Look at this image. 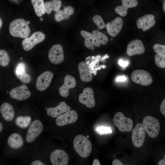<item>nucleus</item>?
<instances>
[{
  "label": "nucleus",
  "mask_w": 165,
  "mask_h": 165,
  "mask_svg": "<svg viewBox=\"0 0 165 165\" xmlns=\"http://www.w3.org/2000/svg\"><path fill=\"white\" fill-rule=\"evenodd\" d=\"M73 145L75 152L83 158L88 157L92 150L91 142L86 137L81 134L78 135L75 137Z\"/></svg>",
  "instance_id": "f257e3e1"
},
{
  "label": "nucleus",
  "mask_w": 165,
  "mask_h": 165,
  "mask_svg": "<svg viewBox=\"0 0 165 165\" xmlns=\"http://www.w3.org/2000/svg\"><path fill=\"white\" fill-rule=\"evenodd\" d=\"M9 32L13 36L26 38L30 32V29L27 22L24 19L19 18L13 20L9 27Z\"/></svg>",
  "instance_id": "f03ea898"
},
{
  "label": "nucleus",
  "mask_w": 165,
  "mask_h": 165,
  "mask_svg": "<svg viewBox=\"0 0 165 165\" xmlns=\"http://www.w3.org/2000/svg\"><path fill=\"white\" fill-rule=\"evenodd\" d=\"M142 125L145 131L152 138H156L159 134L160 124L156 118L150 116L144 117L142 121Z\"/></svg>",
  "instance_id": "7ed1b4c3"
},
{
  "label": "nucleus",
  "mask_w": 165,
  "mask_h": 165,
  "mask_svg": "<svg viewBox=\"0 0 165 165\" xmlns=\"http://www.w3.org/2000/svg\"><path fill=\"white\" fill-rule=\"evenodd\" d=\"M113 122L115 125L121 132H130L133 126L132 120L125 117L120 112H116L113 118Z\"/></svg>",
  "instance_id": "20e7f679"
},
{
  "label": "nucleus",
  "mask_w": 165,
  "mask_h": 165,
  "mask_svg": "<svg viewBox=\"0 0 165 165\" xmlns=\"http://www.w3.org/2000/svg\"><path fill=\"white\" fill-rule=\"evenodd\" d=\"M132 80L134 82L144 86H148L152 84L153 80L150 74L146 71L136 70L131 74Z\"/></svg>",
  "instance_id": "39448f33"
},
{
  "label": "nucleus",
  "mask_w": 165,
  "mask_h": 165,
  "mask_svg": "<svg viewBox=\"0 0 165 165\" xmlns=\"http://www.w3.org/2000/svg\"><path fill=\"white\" fill-rule=\"evenodd\" d=\"M45 38V34L42 32L38 31L34 32L30 37L25 38L22 42L23 49L29 51L36 44L42 42Z\"/></svg>",
  "instance_id": "423d86ee"
},
{
  "label": "nucleus",
  "mask_w": 165,
  "mask_h": 165,
  "mask_svg": "<svg viewBox=\"0 0 165 165\" xmlns=\"http://www.w3.org/2000/svg\"><path fill=\"white\" fill-rule=\"evenodd\" d=\"M43 126L41 121L38 119L34 120L31 124L26 136L27 143L32 142L41 133Z\"/></svg>",
  "instance_id": "0eeeda50"
},
{
  "label": "nucleus",
  "mask_w": 165,
  "mask_h": 165,
  "mask_svg": "<svg viewBox=\"0 0 165 165\" xmlns=\"http://www.w3.org/2000/svg\"><path fill=\"white\" fill-rule=\"evenodd\" d=\"M48 57L49 61L53 64H58L62 62L64 55L62 46L59 44L53 46L49 51Z\"/></svg>",
  "instance_id": "6e6552de"
},
{
  "label": "nucleus",
  "mask_w": 165,
  "mask_h": 165,
  "mask_svg": "<svg viewBox=\"0 0 165 165\" xmlns=\"http://www.w3.org/2000/svg\"><path fill=\"white\" fill-rule=\"evenodd\" d=\"M145 137V131L142 124L138 123L132 132L131 139L134 146L137 148L141 147L144 144Z\"/></svg>",
  "instance_id": "1a4fd4ad"
},
{
  "label": "nucleus",
  "mask_w": 165,
  "mask_h": 165,
  "mask_svg": "<svg viewBox=\"0 0 165 165\" xmlns=\"http://www.w3.org/2000/svg\"><path fill=\"white\" fill-rule=\"evenodd\" d=\"M78 100L80 103L87 108H93L95 106V102L93 90L90 87L85 88L82 93L79 95Z\"/></svg>",
  "instance_id": "9d476101"
},
{
  "label": "nucleus",
  "mask_w": 165,
  "mask_h": 165,
  "mask_svg": "<svg viewBox=\"0 0 165 165\" xmlns=\"http://www.w3.org/2000/svg\"><path fill=\"white\" fill-rule=\"evenodd\" d=\"M53 77V73L49 71H45L41 74L36 80L37 89L40 91H43L46 89L50 86Z\"/></svg>",
  "instance_id": "9b49d317"
},
{
  "label": "nucleus",
  "mask_w": 165,
  "mask_h": 165,
  "mask_svg": "<svg viewBox=\"0 0 165 165\" xmlns=\"http://www.w3.org/2000/svg\"><path fill=\"white\" fill-rule=\"evenodd\" d=\"M50 159L53 165H67L69 161V157L67 153L60 149L53 151L50 154Z\"/></svg>",
  "instance_id": "f8f14e48"
},
{
  "label": "nucleus",
  "mask_w": 165,
  "mask_h": 165,
  "mask_svg": "<svg viewBox=\"0 0 165 165\" xmlns=\"http://www.w3.org/2000/svg\"><path fill=\"white\" fill-rule=\"evenodd\" d=\"M9 94L12 98L21 101L28 98L31 94L26 86L22 85L11 90Z\"/></svg>",
  "instance_id": "ddd939ff"
},
{
  "label": "nucleus",
  "mask_w": 165,
  "mask_h": 165,
  "mask_svg": "<svg viewBox=\"0 0 165 165\" xmlns=\"http://www.w3.org/2000/svg\"><path fill=\"white\" fill-rule=\"evenodd\" d=\"M78 119L76 112L73 110H70L57 117L55 123L58 126H63L75 122Z\"/></svg>",
  "instance_id": "4468645a"
},
{
  "label": "nucleus",
  "mask_w": 165,
  "mask_h": 165,
  "mask_svg": "<svg viewBox=\"0 0 165 165\" xmlns=\"http://www.w3.org/2000/svg\"><path fill=\"white\" fill-rule=\"evenodd\" d=\"M145 49L142 42L137 39L130 41L127 44V53L130 57L143 53Z\"/></svg>",
  "instance_id": "2eb2a0df"
},
{
  "label": "nucleus",
  "mask_w": 165,
  "mask_h": 165,
  "mask_svg": "<svg viewBox=\"0 0 165 165\" xmlns=\"http://www.w3.org/2000/svg\"><path fill=\"white\" fill-rule=\"evenodd\" d=\"M156 20L154 16L152 14H147L139 18L137 20L136 24L139 29H141L145 32L154 26Z\"/></svg>",
  "instance_id": "dca6fc26"
},
{
  "label": "nucleus",
  "mask_w": 165,
  "mask_h": 165,
  "mask_svg": "<svg viewBox=\"0 0 165 165\" xmlns=\"http://www.w3.org/2000/svg\"><path fill=\"white\" fill-rule=\"evenodd\" d=\"M123 23V19L120 17L107 23L105 27L108 34L112 37L116 36L121 31Z\"/></svg>",
  "instance_id": "f3484780"
},
{
  "label": "nucleus",
  "mask_w": 165,
  "mask_h": 165,
  "mask_svg": "<svg viewBox=\"0 0 165 165\" xmlns=\"http://www.w3.org/2000/svg\"><path fill=\"white\" fill-rule=\"evenodd\" d=\"M76 85V81L74 77L71 75H67L64 78L63 84L59 88V93L61 96L67 97L69 94V90L75 88Z\"/></svg>",
  "instance_id": "a211bd4d"
},
{
  "label": "nucleus",
  "mask_w": 165,
  "mask_h": 165,
  "mask_svg": "<svg viewBox=\"0 0 165 165\" xmlns=\"http://www.w3.org/2000/svg\"><path fill=\"white\" fill-rule=\"evenodd\" d=\"M70 107L64 101L60 102L58 105L54 107L47 108V115L53 118H57L61 115L70 110Z\"/></svg>",
  "instance_id": "6ab92c4d"
},
{
  "label": "nucleus",
  "mask_w": 165,
  "mask_h": 165,
  "mask_svg": "<svg viewBox=\"0 0 165 165\" xmlns=\"http://www.w3.org/2000/svg\"><path fill=\"white\" fill-rule=\"evenodd\" d=\"M78 68L80 80L83 82L91 81L93 78V73L86 62L81 61L78 65Z\"/></svg>",
  "instance_id": "aec40b11"
},
{
  "label": "nucleus",
  "mask_w": 165,
  "mask_h": 165,
  "mask_svg": "<svg viewBox=\"0 0 165 165\" xmlns=\"http://www.w3.org/2000/svg\"><path fill=\"white\" fill-rule=\"evenodd\" d=\"M80 34L84 38L85 46L88 49L94 50V46L96 47L100 46L101 44L92 33L82 30L80 32Z\"/></svg>",
  "instance_id": "412c9836"
},
{
  "label": "nucleus",
  "mask_w": 165,
  "mask_h": 165,
  "mask_svg": "<svg viewBox=\"0 0 165 165\" xmlns=\"http://www.w3.org/2000/svg\"><path fill=\"white\" fill-rule=\"evenodd\" d=\"M26 65L23 62L19 63L15 69V74L16 77L22 82L27 84L31 81V76L26 72Z\"/></svg>",
  "instance_id": "4be33fe9"
},
{
  "label": "nucleus",
  "mask_w": 165,
  "mask_h": 165,
  "mask_svg": "<svg viewBox=\"0 0 165 165\" xmlns=\"http://www.w3.org/2000/svg\"><path fill=\"white\" fill-rule=\"evenodd\" d=\"M121 2L122 5L116 7L115 10L116 13L123 17L127 15L129 8L135 7L138 4L136 0H121Z\"/></svg>",
  "instance_id": "5701e85b"
},
{
  "label": "nucleus",
  "mask_w": 165,
  "mask_h": 165,
  "mask_svg": "<svg viewBox=\"0 0 165 165\" xmlns=\"http://www.w3.org/2000/svg\"><path fill=\"white\" fill-rule=\"evenodd\" d=\"M0 111L2 116L5 120L10 122L13 119L14 111L12 105L9 103H3L1 106Z\"/></svg>",
  "instance_id": "b1692460"
},
{
  "label": "nucleus",
  "mask_w": 165,
  "mask_h": 165,
  "mask_svg": "<svg viewBox=\"0 0 165 165\" xmlns=\"http://www.w3.org/2000/svg\"><path fill=\"white\" fill-rule=\"evenodd\" d=\"M7 143L11 148L17 149L20 148L23 145L24 141L22 137L20 134L14 133L9 136Z\"/></svg>",
  "instance_id": "393cba45"
},
{
  "label": "nucleus",
  "mask_w": 165,
  "mask_h": 165,
  "mask_svg": "<svg viewBox=\"0 0 165 165\" xmlns=\"http://www.w3.org/2000/svg\"><path fill=\"white\" fill-rule=\"evenodd\" d=\"M74 12V9L72 6H69L65 7L63 10H59L56 12L54 16L55 20L57 22H60L68 19Z\"/></svg>",
  "instance_id": "a878e982"
},
{
  "label": "nucleus",
  "mask_w": 165,
  "mask_h": 165,
  "mask_svg": "<svg viewBox=\"0 0 165 165\" xmlns=\"http://www.w3.org/2000/svg\"><path fill=\"white\" fill-rule=\"evenodd\" d=\"M98 56L96 57H91L86 58V62L89 65L93 73L95 75L97 74L98 70H100L101 68H105L106 66L105 65H99L100 59Z\"/></svg>",
  "instance_id": "bb28decb"
},
{
  "label": "nucleus",
  "mask_w": 165,
  "mask_h": 165,
  "mask_svg": "<svg viewBox=\"0 0 165 165\" xmlns=\"http://www.w3.org/2000/svg\"><path fill=\"white\" fill-rule=\"evenodd\" d=\"M60 0H52L44 3L46 12L48 14H50L52 11L57 12L59 10L61 5Z\"/></svg>",
  "instance_id": "cd10ccee"
},
{
  "label": "nucleus",
  "mask_w": 165,
  "mask_h": 165,
  "mask_svg": "<svg viewBox=\"0 0 165 165\" xmlns=\"http://www.w3.org/2000/svg\"><path fill=\"white\" fill-rule=\"evenodd\" d=\"M31 1L35 14L38 16L40 17L45 14L46 11L43 0H31Z\"/></svg>",
  "instance_id": "c85d7f7f"
},
{
  "label": "nucleus",
  "mask_w": 165,
  "mask_h": 165,
  "mask_svg": "<svg viewBox=\"0 0 165 165\" xmlns=\"http://www.w3.org/2000/svg\"><path fill=\"white\" fill-rule=\"evenodd\" d=\"M31 120V117L29 116H20L15 119V122L18 127L22 129H25L29 125Z\"/></svg>",
  "instance_id": "c756f323"
},
{
  "label": "nucleus",
  "mask_w": 165,
  "mask_h": 165,
  "mask_svg": "<svg viewBox=\"0 0 165 165\" xmlns=\"http://www.w3.org/2000/svg\"><path fill=\"white\" fill-rule=\"evenodd\" d=\"M92 34L95 37L101 44L105 45L108 41L107 36L98 30H94L92 31Z\"/></svg>",
  "instance_id": "7c9ffc66"
},
{
  "label": "nucleus",
  "mask_w": 165,
  "mask_h": 165,
  "mask_svg": "<svg viewBox=\"0 0 165 165\" xmlns=\"http://www.w3.org/2000/svg\"><path fill=\"white\" fill-rule=\"evenodd\" d=\"M10 58L8 53L5 50H0V65L2 67L7 66L9 63Z\"/></svg>",
  "instance_id": "2f4dec72"
},
{
  "label": "nucleus",
  "mask_w": 165,
  "mask_h": 165,
  "mask_svg": "<svg viewBox=\"0 0 165 165\" xmlns=\"http://www.w3.org/2000/svg\"><path fill=\"white\" fill-rule=\"evenodd\" d=\"M154 60L156 65L160 68H165V55L156 53Z\"/></svg>",
  "instance_id": "473e14b6"
},
{
  "label": "nucleus",
  "mask_w": 165,
  "mask_h": 165,
  "mask_svg": "<svg viewBox=\"0 0 165 165\" xmlns=\"http://www.w3.org/2000/svg\"><path fill=\"white\" fill-rule=\"evenodd\" d=\"M93 20L97 25L98 30H100L104 28L106 25L101 16L99 15H95L93 18Z\"/></svg>",
  "instance_id": "72a5a7b5"
},
{
  "label": "nucleus",
  "mask_w": 165,
  "mask_h": 165,
  "mask_svg": "<svg viewBox=\"0 0 165 165\" xmlns=\"http://www.w3.org/2000/svg\"><path fill=\"white\" fill-rule=\"evenodd\" d=\"M153 49L156 53L165 55V45L155 44L153 46Z\"/></svg>",
  "instance_id": "f704fd0d"
},
{
  "label": "nucleus",
  "mask_w": 165,
  "mask_h": 165,
  "mask_svg": "<svg viewBox=\"0 0 165 165\" xmlns=\"http://www.w3.org/2000/svg\"><path fill=\"white\" fill-rule=\"evenodd\" d=\"M96 131L100 135L111 134L112 130L109 127L101 126L97 127Z\"/></svg>",
  "instance_id": "c9c22d12"
},
{
  "label": "nucleus",
  "mask_w": 165,
  "mask_h": 165,
  "mask_svg": "<svg viewBox=\"0 0 165 165\" xmlns=\"http://www.w3.org/2000/svg\"><path fill=\"white\" fill-rule=\"evenodd\" d=\"M161 113L165 117V98L162 101L160 106Z\"/></svg>",
  "instance_id": "e433bc0d"
},
{
  "label": "nucleus",
  "mask_w": 165,
  "mask_h": 165,
  "mask_svg": "<svg viewBox=\"0 0 165 165\" xmlns=\"http://www.w3.org/2000/svg\"><path fill=\"white\" fill-rule=\"evenodd\" d=\"M45 164L40 160H36L33 161L31 165H45Z\"/></svg>",
  "instance_id": "4c0bfd02"
},
{
  "label": "nucleus",
  "mask_w": 165,
  "mask_h": 165,
  "mask_svg": "<svg viewBox=\"0 0 165 165\" xmlns=\"http://www.w3.org/2000/svg\"><path fill=\"white\" fill-rule=\"evenodd\" d=\"M112 165H124L118 159H115L112 162Z\"/></svg>",
  "instance_id": "58836bf2"
},
{
  "label": "nucleus",
  "mask_w": 165,
  "mask_h": 165,
  "mask_svg": "<svg viewBox=\"0 0 165 165\" xmlns=\"http://www.w3.org/2000/svg\"><path fill=\"white\" fill-rule=\"evenodd\" d=\"M128 62L127 61H124L122 60H119V64L123 67H126L128 65Z\"/></svg>",
  "instance_id": "ea45409f"
},
{
  "label": "nucleus",
  "mask_w": 165,
  "mask_h": 165,
  "mask_svg": "<svg viewBox=\"0 0 165 165\" xmlns=\"http://www.w3.org/2000/svg\"><path fill=\"white\" fill-rule=\"evenodd\" d=\"M126 78L124 76H120L116 78V80L117 81L122 82L125 81Z\"/></svg>",
  "instance_id": "a19ab883"
},
{
  "label": "nucleus",
  "mask_w": 165,
  "mask_h": 165,
  "mask_svg": "<svg viewBox=\"0 0 165 165\" xmlns=\"http://www.w3.org/2000/svg\"><path fill=\"white\" fill-rule=\"evenodd\" d=\"M158 165H165V154L163 157V159L160 160L158 163Z\"/></svg>",
  "instance_id": "79ce46f5"
},
{
  "label": "nucleus",
  "mask_w": 165,
  "mask_h": 165,
  "mask_svg": "<svg viewBox=\"0 0 165 165\" xmlns=\"http://www.w3.org/2000/svg\"><path fill=\"white\" fill-rule=\"evenodd\" d=\"M93 165H100V161L97 159H95L92 162Z\"/></svg>",
  "instance_id": "37998d69"
},
{
  "label": "nucleus",
  "mask_w": 165,
  "mask_h": 165,
  "mask_svg": "<svg viewBox=\"0 0 165 165\" xmlns=\"http://www.w3.org/2000/svg\"><path fill=\"white\" fill-rule=\"evenodd\" d=\"M3 129V126L1 122L0 123V132H1Z\"/></svg>",
  "instance_id": "c03bdc74"
},
{
  "label": "nucleus",
  "mask_w": 165,
  "mask_h": 165,
  "mask_svg": "<svg viewBox=\"0 0 165 165\" xmlns=\"http://www.w3.org/2000/svg\"><path fill=\"white\" fill-rule=\"evenodd\" d=\"M2 20L1 19V18H0V29L1 28L2 26Z\"/></svg>",
  "instance_id": "a18cd8bd"
},
{
  "label": "nucleus",
  "mask_w": 165,
  "mask_h": 165,
  "mask_svg": "<svg viewBox=\"0 0 165 165\" xmlns=\"http://www.w3.org/2000/svg\"><path fill=\"white\" fill-rule=\"evenodd\" d=\"M27 23L28 24H30V22L29 21H27Z\"/></svg>",
  "instance_id": "49530a36"
},
{
  "label": "nucleus",
  "mask_w": 165,
  "mask_h": 165,
  "mask_svg": "<svg viewBox=\"0 0 165 165\" xmlns=\"http://www.w3.org/2000/svg\"><path fill=\"white\" fill-rule=\"evenodd\" d=\"M40 21H42L43 19V18H41L40 19Z\"/></svg>",
  "instance_id": "de8ad7c7"
},
{
  "label": "nucleus",
  "mask_w": 165,
  "mask_h": 165,
  "mask_svg": "<svg viewBox=\"0 0 165 165\" xmlns=\"http://www.w3.org/2000/svg\"><path fill=\"white\" fill-rule=\"evenodd\" d=\"M164 9H165V1L164 3Z\"/></svg>",
  "instance_id": "09e8293b"
},
{
  "label": "nucleus",
  "mask_w": 165,
  "mask_h": 165,
  "mask_svg": "<svg viewBox=\"0 0 165 165\" xmlns=\"http://www.w3.org/2000/svg\"><path fill=\"white\" fill-rule=\"evenodd\" d=\"M112 39H113L112 38H111V41H112Z\"/></svg>",
  "instance_id": "8fccbe9b"
},
{
  "label": "nucleus",
  "mask_w": 165,
  "mask_h": 165,
  "mask_svg": "<svg viewBox=\"0 0 165 165\" xmlns=\"http://www.w3.org/2000/svg\"><path fill=\"white\" fill-rule=\"evenodd\" d=\"M89 136H87V138H89Z\"/></svg>",
  "instance_id": "3c124183"
}]
</instances>
